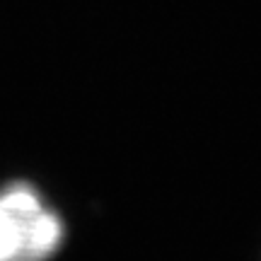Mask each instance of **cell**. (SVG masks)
<instances>
[{"mask_svg": "<svg viewBox=\"0 0 261 261\" xmlns=\"http://www.w3.org/2000/svg\"><path fill=\"white\" fill-rule=\"evenodd\" d=\"M63 240L58 215L27 184L0 194V261H46Z\"/></svg>", "mask_w": 261, "mask_h": 261, "instance_id": "1", "label": "cell"}]
</instances>
